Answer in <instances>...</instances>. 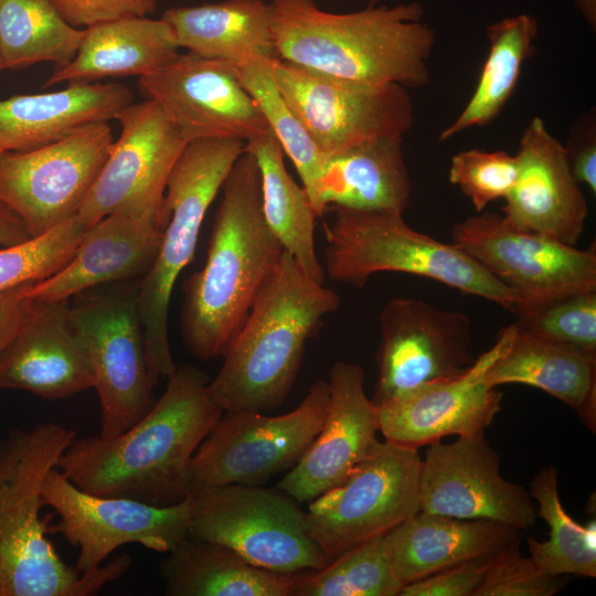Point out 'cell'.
Returning <instances> with one entry per match:
<instances>
[{
	"label": "cell",
	"mask_w": 596,
	"mask_h": 596,
	"mask_svg": "<svg viewBox=\"0 0 596 596\" xmlns=\"http://www.w3.org/2000/svg\"><path fill=\"white\" fill-rule=\"evenodd\" d=\"M329 404V383L316 381L291 412L225 411L195 450L188 497L235 483L259 486L290 469L318 435Z\"/></svg>",
	"instance_id": "9"
},
{
	"label": "cell",
	"mask_w": 596,
	"mask_h": 596,
	"mask_svg": "<svg viewBox=\"0 0 596 596\" xmlns=\"http://www.w3.org/2000/svg\"><path fill=\"white\" fill-rule=\"evenodd\" d=\"M520 541L521 536L493 555L473 596H552L565 586L561 576L544 573L530 556H523Z\"/></svg>",
	"instance_id": "41"
},
{
	"label": "cell",
	"mask_w": 596,
	"mask_h": 596,
	"mask_svg": "<svg viewBox=\"0 0 596 596\" xmlns=\"http://www.w3.org/2000/svg\"><path fill=\"white\" fill-rule=\"evenodd\" d=\"M113 142L104 121L39 148L0 153V203L21 219L30 237L52 230L77 213Z\"/></svg>",
	"instance_id": "15"
},
{
	"label": "cell",
	"mask_w": 596,
	"mask_h": 596,
	"mask_svg": "<svg viewBox=\"0 0 596 596\" xmlns=\"http://www.w3.org/2000/svg\"><path fill=\"white\" fill-rule=\"evenodd\" d=\"M493 556L467 561L403 586L398 596H473Z\"/></svg>",
	"instance_id": "42"
},
{
	"label": "cell",
	"mask_w": 596,
	"mask_h": 596,
	"mask_svg": "<svg viewBox=\"0 0 596 596\" xmlns=\"http://www.w3.org/2000/svg\"><path fill=\"white\" fill-rule=\"evenodd\" d=\"M179 49L171 26L162 18L125 17L102 22L84 29L73 60L56 67L44 87L146 76L177 58Z\"/></svg>",
	"instance_id": "28"
},
{
	"label": "cell",
	"mask_w": 596,
	"mask_h": 596,
	"mask_svg": "<svg viewBox=\"0 0 596 596\" xmlns=\"http://www.w3.org/2000/svg\"><path fill=\"white\" fill-rule=\"evenodd\" d=\"M515 313L518 329L553 344L596 355V290L572 294Z\"/></svg>",
	"instance_id": "39"
},
{
	"label": "cell",
	"mask_w": 596,
	"mask_h": 596,
	"mask_svg": "<svg viewBox=\"0 0 596 596\" xmlns=\"http://www.w3.org/2000/svg\"><path fill=\"white\" fill-rule=\"evenodd\" d=\"M518 175V157L505 151L464 150L450 161L449 182L468 196L480 213L491 202L505 199Z\"/></svg>",
	"instance_id": "40"
},
{
	"label": "cell",
	"mask_w": 596,
	"mask_h": 596,
	"mask_svg": "<svg viewBox=\"0 0 596 596\" xmlns=\"http://www.w3.org/2000/svg\"><path fill=\"white\" fill-rule=\"evenodd\" d=\"M323 224L324 273L362 288L381 272L418 275L513 310L518 294L456 245L438 242L408 226L392 210L337 209Z\"/></svg>",
	"instance_id": "7"
},
{
	"label": "cell",
	"mask_w": 596,
	"mask_h": 596,
	"mask_svg": "<svg viewBox=\"0 0 596 596\" xmlns=\"http://www.w3.org/2000/svg\"><path fill=\"white\" fill-rule=\"evenodd\" d=\"M419 511L489 520L526 530L538 513L522 486L500 473V458L485 433L428 445L419 472Z\"/></svg>",
	"instance_id": "18"
},
{
	"label": "cell",
	"mask_w": 596,
	"mask_h": 596,
	"mask_svg": "<svg viewBox=\"0 0 596 596\" xmlns=\"http://www.w3.org/2000/svg\"><path fill=\"white\" fill-rule=\"evenodd\" d=\"M536 34L538 22L528 13L488 26L490 49L476 89L459 116L440 132V141L475 126H485L500 114L515 88L523 62L533 53Z\"/></svg>",
	"instance_id": "33"
},
{
	"label": "cell",
	"mask_w": 596,
	"mask_h": 596,
	"mask_svg": "<svg viewBox=\"0 0 596 596\" xmlns=\"http://www.w3.org/2000/svg\"><path fill=\"white\" fill-rule=\"evenodd\" d=\"M402 139H369L327 157L313 202L318 217L337 209L403 213L412 189Z\"/></svg>",
	"instance_id": "27"
},
{
	"label": "cell",
	"mask_w": 596,
	"mask_h": 596,
	"mask_svg": "<svg viewBox=\"0 0 596 596\" xmlns=\"http://www.w3.org/2000/svg\"><path fill=\"white\" fill-rule=\"evenodd\" d=\"M190 498L189 536L226 546L252 565L297 575L331 561L309 535L305 512L279 489L230 483Z\"/></svg>",
	"instance_id": "8"
},
{
	"label": "cell",
	"mask_w": 596,
	"mask_h": 596,
	"mask_svg": "<svg viewBox=\"0 0 596 596\" xmlns=\"http://www.w3.org/2000/svg\"><path fill=\"white\" fill-rule=\"evenodd\" d=\"M514 330V324L505 327L462 374L423 384L379 405V430L385 440L418 449L447 436L485 433L502 402V393L485 381V373L507 349Z\"/></svg>",
	"instance_id": "20"
},
{
	"label": "cell",
	"mask_w": 596,
	"mask_h": 596,
	"mask_svg": "<svg viewBox=\"0 0 596 596\" xmlns=\"http://www.w3.org/2000/svg\"><path fill=\"white\" fill-rule=\"evenodd\" d=\"M84 30L71 25L51 0H0V55L3 70L40 62L56 67L75 56Z\"/></svg>",
	"instance_id": "34"
},
{
	"label": "cell",
	"mask_w": 596,
	"mask_h": 596,
	"mask_svg": "<svg viewBox=\"0 0 596 596\" xmlns=\"http://www.w3.org/2000/svg\"><path fill=\"white\" fill-rule=\"evenodd\" d=\"M578 136L570 143L566 150L572 174L579 184H585L594 194L596 193V138L595 126L592 121L579 127Z\"/></svg>",
	"instance_id": "44"
},
{
	"label": "cell",
	"mask_w": 596,
	"mask_h": 596,
	"mask_svg": "<svg viewBox=\"0 0 596 596\" xmlns=\"http://www.w3.org/2000/svg\"><path fill=\"white\" fill-rule=\"evenodd\" d=\"M270 72L324 159L364 140L403 137L413 126L411 96L398 84L350 81L278 57Z\"/></svg>",
	"instance_id": "12"
},
{
	"label": "cell",
	"mask_w": 596,
	"mask_h": 596,
	"mask_svg": "<svg viewBox=\"0 0 596 596\" xmlns=\"http://www.w3.org/2000/svg\"><path fill=\"white\" fill-rule=\"evenodd\" d=\"M121 132L76 216L88 228L109 214H125L167 223V182L187 145L161 106L147 98L131 103L116 116Z\"/></svg>",
	"instance_id": "14"
},
{
	"label": "cell",
	"mask_w": 596,
	"mask_h": 596,
	"mask_svg": "<svg viewBox=\"0 0 596 596\" xmlns=\"http://www.w3.org/2000/svg\"><path fill=\"white\" fill-rule=\"evenodd\" d=\"M132 100L125 85L91 83L0 99V153L31 150L83 126L108 123Z\"/></svg>",
	"instance_id": "25"
},
{
	"label": "cell",
	"mask_w": 596,
	"mask_h": 596,
	"mask_svg": "<svg viewBox=\"0 0 596 596\" xmlns=\"http://www.w3.org/2000/svg\"><path fill=\"white\" fill-rule=\"evenodd\" d=\"M418 449L379 441L338 486L305 512L311 539L332 560L387 534L419 511Z\"/></svg>",
	"instance_id": "10"
},
{
	"label": "cell",
	"mask_w": 596,
	"mask_h": 596,
	"mask_svg": "<svg viewBox=\"0 0 596 596\" xmlns=\"http://www.w3.org/2000/svg\"><path fill=\"white\" fill-rule=\"evenodd\" d=\"M485 381L497 387L521 383L540 389L575 409L590 428L595 425L596 355L553 344L515 327L507 349L486 371Z\"/></svg>",
	"instance_id": "30"
},
{
	"label": "cell",
	"mask_w": 596,
	"mask_h": 596,
	"mask_svg": "<svg viewBox=\"0 0 596 596\" xmlns=\"http://www.w3.org/2000/svg\"><path fill=\"white\" fill-rule=\"evenodd\" d=\"M29 238L30 235L21 219L0 203V246L15 245Z\"/></svg>",
	"instance_id": "46"
},
{
	"label": "cell",
	"mask_w": 596,
	"mask_h": 596,
	"mask_svg": "<svg viewBox=\"0 0 596 596\" xmlns=\"http://www.w3.org/2000/svg\"><path fill=\"white\" fill-rule=\"evenodd\" d=\"M277 57L331 76L370 84L423 87L435 31L412 1L333 13L316 0H272Z\"/></svg>",
	"instance_id": "3"
},
{
	"label": "cell",
	"mask_w": 596,
	"mask_h": 596,
	"mask_svg": "<svg viewBox=\"0 0 596 596\" xmlns=\"http://www.w3.org/2000/svg\"><path fill=\"white\" fill-rule=\"evenodd\" d=\"M403 586L381 535L344 551L320 570L297 574L291 596H398Z\"/></svg>",
	"instance_id": "37"
},
{
	"label": "cell",
	"mask_w": 596,
	"mask_h": 596,
	"mask_svg": "<svg viewBox=\"0 0 596 596\" xmlns=\"http://www.w3.org/2000/svg\"><path fill=\"white\" fill-rule=\"evenodd\" d=\"M138 284L81 296L70 313L88 350L100 407V437H113L145 416L156 402L147 371L137 304Z\"/></svg>",
	"instance_id": "11"
},
{
	"label": "cell",
	"mask_w": 596,
	"mask_h": 596,
	"mask_svg": "<svg viewBox=\"0 0 596 596\" xmlns=\"http://www.w3.org/2000/svg\"><path fill=\"white\" fill-rule=\"evenodd\" d=\"M44 505L57 514L50 532L78 547L76 567L89 572L118 547L139 543L160 553L172 551L189 536L191 498L172 505L87 493L53 468L43 487Z\"/></svg>",
	"instance_id": "16"
},
{
	"label": "cell",
	"mask_w": 596,
	"mask_h": 596,
	"mask_svg": "<svg viewBox=\"0 0 596 596\" xmlns=\"http://www.w3.org/2000/svg\"><path fill=\"white\" fill-rule=\"evenodd\" d=\"M529 493L538 503V517L550 528L545 542L528 538L529 556L534 564L553 576L595 577V521L581 525L565 511L560 499L556 468H542L532 479Z\"/></svg>",
	"instance_id": "35"
},
{
	"label": "cell",
	"mask_w": 596,
	"mask_h": 596,
	"mask_svg": "<svg viewBox=\"0 0 596 596\" xmlns=\"http://www.w3.org/2000/svg\"><path fill=\"white\" fill-rule=\"evenodd\" d=\"M222 191L205 264L184 281L180 313L187 351L204 361L223 356L285 251L265 220L251 152L244 149Z\"/></svg>",
	"instance_id": "2"
},
{
	"label": "cell",
	"mask_w": 596,
	"mask_h": 596,
	"mask_svg": "<svg viewBox=\"0 0 596 596\" xmlns=\"http://www.w3.org/2000/svg\"><path fill=\"white\" fill-rule=\"evenodd\" d=\"M451 238L454 245L518 294L514 312L596 290L594 246L578 249L491 212L458 222Z\"/></svg>",
	"instance_id": "13"
},
{
	"label": "cell",
	"mask_w": 596,
	"mask_h": 596,
	"mask_svg": "<svg viewBox=\"0 0 596 596\" xmlns=\"http://www.w3.org/2000/svg\"><path fill=\"white\" fill-rule=\"evenodd\" d=\"M162 19L179 47L238 64L253 56L277 57L273 9L264 0H224L170 8Z\"/></svg>",
	"instance_id": "29"
},
{
	"label": "cell",
	"mask_w": 596,
	"mask_h": 596,
	"mask_svg": "<svg viewBox=\"0 0 596 596\" xmlns=\"http://www.w3.org/2000/svg\"><path fill=\"white\" fill-rule=\"evenodd\" d=\"M75 438V430L52 422L0 438V596H89L130 567L124 554L83 573L47 538L52 514H40L44 482Z\"/></svg>",
	"instance_id": "4"
},
{
	"label": "cell",
	"mask_w": 596,
	"mask_h": 596,
	"mask_svg": "<svg viewBox=\"0 0 596 596\" xmlns=\"http://www.w3.org/2000/svg\"><path fill=\"white\" fill-rule=\"evenodd\" d=\"M577 9L593 30L596 25V0H574Z\"/></svg>",
	"instance_id": "47"
},
{
	"label": "cell",
	"mask_w": 596,
	"mask_h": 596,
	"mask_svg": "<svg viewBox=\"0 0 596 596\" xmlns=\"http://www.w3.org/2000/svg\"><path fill=\"white\" fill-rule=\"evenodd\" d=\"M521 536L496 521L418 511L387 534L393 570L404 585L467 561L490 557Z\"/></svg>",
	"instance_id": "26"
},
{
	"label": "cell",
	"mask_w": 596,
	"mask_h": 596,
	"mask_svg": "<svg viewBox=\"0 0 596 596\" xmlns=\"http://www.w3.org/2000/svg\"><path fill=\"white\" fill-rule=\"evenodd\" d=\"M166 224L125 214H109L88 227L74 255L55 274L30 283L28 298L66 301L89 289L142 278L152 266Z\"/></svg>",
	"instance_id": "24"
},
{
	"label": "cell",
	"mask_w": 596,
	"mask_h": 596,
	"mask_svg": "<svg viewBox=\"0 0 596 596\" xmlns=\"http://www.w3.org/2000/svg\"><path fill=\"white\" fill-rule=\"evenodd\" d=\"M244 149L245 142L237 139L188 141L169 175L162 241L152 266L138 283L137 292L147 371L155 389L161 377L168 379L177 368L168 332L174 285L194 256L207 209Z\"/></svg>",
	"instance_id": "6"
},
{
	"label": "cell",
	"mask_w": 596,
	"mask_h": 596,
	"mask_svg": "<svg viewBox=\"0 0 596 596\" xmlns=\"http://www.w3.org/2000/svg\"><path fill=\"white\" fill-rule=\"evenodd\" d=\"M339 306V295L284 251L209 382L214 401L224 412L277 408L297 379L307 341Z\"/></svg>",
	"instance_id": "5"
},
{
	"label": "cell",
	"mask_w": 596,
	"mask_h": 596,
	"mask_svg": "<svg viewBox=\"0 0 596 596\" xmlns=\"http://www.w3.org/2000/svg\"><path fill=\"white\" fill-rule=\"evenodd\" d=\"M3 70V65H2V60H1V55H0V72Z\"/></svg>",
	"instance_id": "48"
},
{
	"label": "cell",
	"mask_w": 596,
	"mask_h": 596,
	"mask_svg": "<svg viewBox=\"0 0 596 596\" xmlns=\"http://www.w3.org/2000/svg\"><path fill=\"white\" fill-rule=\"evenodd\" d=\"M142 94L157 102L187 141L228 138L244 142L270 130L243 87L233 63L192 52L139 77Z\"/></svg>",
	"instance_id": "19"
},
{
	"label": "cell",
	"mask_w": 596,
	"mask_h": 596,
	"mask_svg": "<svg viewBox=\"0 0 596 596\" xmlns=\"http://www.w3.org/2000/svg\"><path fill=\"white\" fill-rule=\"evenodd\" d=\"M25 283L0 294V353L22 326L32 304L24 294Z\"/></svg>",
	"instance_id": "45"
},
{
	"label": "cell",
	"mask_w": 596,
	"mask_h": 596,
	"mask_svg": "<svg viewBox=\"0 0 596 596\" xmlns=\"http://www.w3.org/2000/svg\"><path fill=\"white\" fill-rule=\"evenodd\" d=\"M73 26H92L125 17H147L158 0H51Z\"/></svg>",
	"instance_id": "43"
},
{
	"label": "cell",
	"mask_w": 596,
	"mask_h": 596,
	"mask_svg": "<svg viewBox=\"0 0 596 596\" xmlns=\"http://www.w3.org/2000/svg\"><path fill=\"white\" fill-rule=\"evenodd\" d=\"M257 163L262 205L270 231L301 269L324 284V268L315 248L318 215L304 188L287 172L283 148L272 130L245 142Z\"/></svg>",
	"instance_id": "32"
},
{
	"label": "cell",
	"mask_w": 596,
	"mask_h": 596,
	"mask_svg": "<svg viewBox=\"0 0 596 596\" xmlns=\"http://www.w3.org/2000/svg\"><path fill=\"white\" fill-rule=\"evenodd\" d=\"M379 323L376 406L423 384L458 376L475 362L471 322L464 312L397 297L384 306Z\"/></svg>",
	"instance_id": "17"
},
{
	"label": "cell",
	"mask_w": 596,
	"mask_h": 596,
	"mask_svg": "<svg viewBox=\"0 0 596 596\" xmlns=\"http://www.w3.org/2000/svg\"><path fill=\"white\" fill-rule=\"evenodd\" d=\"M86 230L75 214L39 236L1 246L0 294L55 274L72 258Z\"/></svg>",
	"instance_id": "38"
},
{
	"label": "cell",
	"mask_w": 596,
	"mask_h": 596,
	"mask_svg": "<svg viewBox=\"0 0 596 596\" xmlns=\"http://www.w3.org/2000/svg\"><path fill=\"white\" fill-rule=\"evenodd\" d=\"M167 380L162 395L138 422L113 437L75 438L56 468L91 494L160 507L188 498L191 459L224 411L198 366H177Z\"/></svg>",
	"instance_id": "1"
},
{
	"label": "cell",
	"mask_w": 596,
	"mask_h": 596,
	"mask_svg": "<svg viewBox=\"0 0 596 596\" xmlns=\"http://www.w3.org/2000/svg\"><path fill=\"white\" fill-rule=\"evenodd\" d=\"M518 175L503 215L513 224L576 246L587 217V203L568 166L565 147L534 117L524 129Z\"/></svg>",
	"instance_id": "23"
},
{
	"label": "cell",
	"mask_w": 596,
	"mask_h": 596,
	"mask_svg": "<svg viewBox=\"0 0 596 596\" xmlns=\"http://www.w3.org/2000/svg\"><path fill=\"white\" fill-rule=\"evenodd\" d=\"M270 60L253 56L234 65L243 87L259 107L283 151L292 161L313 206L326 159L276 86Z\"/></svg>",
	"instance_id": "36"
},
{
	"label": "cell",
	"mask_w": 596,
	"mask_h": 596,
	"mask_svg": "<svg viewBox=\"0 0 596 596\" xmlns=\"http://www.w3.org/2000/svg\"><path fill=\"white\" fill-rule=\"evenodd\" d=\"M170 596H291L296 575L252 565L231 549L188 536L160 563Z\"/></svg>",
	"instance_id": "31"
},
{
	"label": "cell",
	"mask_w": 596,
	"mask_h": 596,
	"mask_svg": "<svg viewBox=\"0 0 596 596\" xmlns=\"http://www.w3.org/2000/svg\"><path fill=\"white\" fill-rule=\"evenodd\" d=\"M329 404L322 426L277 488L296 502L312 501L340 485L377 443V406L364 391V371L336 362L330 370Z\"/></svg>",
	"instance_id": "21"
},
{
	"label": "cell",
	"mask_w": 596,
	"mask_h": 596,
	"mask_svg": "<svg viewBox=\"0 0 596 596\" xmlns=\"http://www.w3.org/2000/svg\"><path fill=\"white\" fill-rule=\"evenodd\" d=\"M88 350L66 301L33 300L0 353V390H22L61 400L94 387Z\"/></svg>",
	"instance_id": "22"
}]
</instances>
